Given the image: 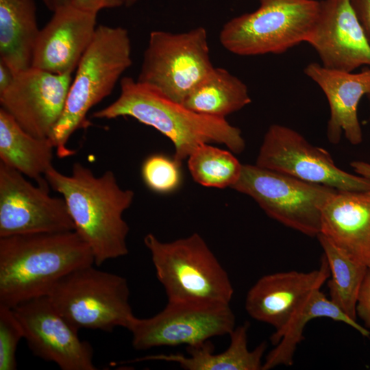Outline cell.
I'll return each instance as SVG.
<instances>
[{
	"mask_svg": "<svg viewBox=\"0 0 370 370\" xmlns=\"http://www.w3.org/2000/svg\"><path fill=\"white\" fill-rule=\"evenodd\" d=\"M45 177L65 201L75 231L89 246L97 266L128 254L130 227L123 214L132 205L134 193L123 189L112 171L96 176L75 162L69 175L52 166Z\"/></svg>",
	"mask_w": 370,
	"mask_h": 370,
	"instance_id": "cell-1",
	"label": "cell"
},
{
	"mask_svg": "<svg viewBox=\"0 0 370 370\" xmlns=\"http://www.w3.org/2000/svg\"><path fill=\"white\" fill-rule=\"evenodd\" d=\"M91 249L75 231L0 238V305L13 308L47 295L70 272L93 264Z\"/></svg>",
	"mask_w": 370,
	"mask_h": 370,
	"instance_id": "cell-2",
	"label": "cell"
},
{
	"mask_svg": "<svg viewBox=\"0 0 370 370\" xmlns=\"http://www.w3.org/2000/svg\"><path fill=\"white\" fill-rule=\"evenodd\" d=\"M120 85L119 97L109 106L95 112L93 118L130 116L155 128L172 142L173 157L181 163L203 144H222L236 153L245 149L241 130L225 119L197 113L130 77L122 78Z\"/></svg>",
	"mask_w": 370,
	"mask_h": 370,
	"instance_id": "cell-3",
	"label": "cell"
},
{
	"mask_svg": "<svg viewBox=\"0 0 370 370\" xmlns=\"http://www.w3.org/2000/svg\"><path fill=\"white\" fill-rule=\"evenodd\" d=\"M132 64L127 30L98 25L77 66L62 114L49 137L60 158L75 153L67 147L70 137L77 130L86 126L88 111L111 94Z\"/></svg>",
	"mask_w": 370,
	"mask_h": 370,
	"instance_id": "cell-4",
	"label": "cell"
},
{
	"mask_svg": "<svg viewBox=\"0 0 370 370\" xmlns=\"http://www.w3.org/2000/svg\"><path fill=\"white\" fill-rule=\"evenodd\" d=\"M169 302L230 304L234 288L227 271L197 233L171 242L144 238Z\"/></svg>",
	"mask_w": 370,
	"mask_h": 370,
	"instance_id": "cell-5",
	"label": "cell"
},
{
	"mask_svg": "<svg viewBox=\"0 0 370 370\" xmlns=\"http://www.w3.org/2000/svg\"><path fill=\"white\" fill-rule=\"evenodd\" d=\"M254 12L227 21L222 46L241 56L280 54L307 41L318 18L320 1L259 0Z\"/></svg>",
	"mask_w": 370,
	"mask_h": 370,
	"instance_id": "cell-6",
	"label": "cell"
},
{
	"mask_svg": "<svg viewBox=\"0 0 370 370\" xmlns=\"http://www.w3.org/2000/svg\"><path fill=\"white\" fill-rule=\"evenodd\" d=\"M130 295L124 277L92 264L70 272L47 295L57 310L77 331L105 332H112L116 327L127 329L135 317Z\"/></svg>",
	"mask_w": 370,
	"mask_h": 370,
	"instance_id": "cell-7",
	"label": "cell"
},
{
	"mask_svg": "<svg viewBox=\"0 0 370 370\" xmlns=\"http://www.w3.org/2000/svg\"><path fill=\"white\" fill-rule=\"evenodd\" d=\"M214 67L204 27L182 33L155 30L136 80L182 103Z\"/></svg>",
	"mask_w": 370,
	"mask_h": 370,
	"instance_id": "cell-8",
	"label": "cell"
},
{
	"mask_svg": "<svg viewBox=\"0 0 370 370\" xmlns=\"http://www.w3.org/2000/svg\"><path fill=\"white\" fill-rule=\"evenodd\" d=\"M232 188L253 198L271 218L316 237L321 231L323 208L337 190L256 164H243L241 176Z\"/></svg>",
	"mask_w": 370,
	"mask_h": 370,
	"instance_id": "cell-9",
	"label": "cell"
},
{
	"mask_svg": "<svg viewBox=\"0 0 370 370\" xmlns=\"http://www.w3.org/2000/svg\"><path fill=\"white\" fill-rule=\"evenodd\" d=\"M236 318L230 304L203 302H169L149 317H134L127 330L132 346L145 350L160 346H195L211 338L229 334Z\"/></svg>",
	"mask_w": 370,
	"mask_h": 370,
	"instance_id": "cell-10",
	"label": "cell"
},
{
	"mask_svg": "<svg viewBox=\"0 0 370 370\" xmlns=\"http://www.w3.org/2000/svg\"><path fill=\"white\" fill-rule=\"evenodd\" d=\"M257 166L343 191L370 190V180L338 167L325 149L288 127L273 124L264 134Z\"/></svg>",
	"mask_w": 370,
	"mask_h": 370,
	"instance_id": "cell-11",
	"label": "cell"
},
{
	"mask_svg": "<svg viewBox=\"0 0 370 370\" xmlns=\"http://www.w3.org/2000/svg\"><path fill=\"white\" fill-rule=\"evenodd\" d=\"M0 162V238L75 230L65 201Z\"/></svg>",
	"mask_w": 370,
	"mask_h": 370,
	"instance_id": "cell-12",
	"label": "cell"
},
{
	"mask_svg": "<svg viewBox=\"0 0 370 370\" xmlns=\"http://www.w3.org/2000/svg\"><path fill=\"white\" fill-rule=\"evenodd\" d=\"M24 338L37 357L62 370H96L93 348L81 340L75 329L57 310L47 295L14 307Z\"/></svg>",
	"mask_w": 370,
	"mask_h": 370,
	"instance_id": "cell-13",
	"label": "cell"
},
{
	"mask_svg": "<svg viewBox=\"0 0 370 370\" xmlns=\"http://www.w3.org/2000/svg\"><path fill=\"white\" fill-rule=\"evenodd\" d=\"M71 75L54 74L34 67L23 71L0 93L1 108L28 134L49 138L62 114Z\"/></svg>",
	"mask_w": 370,
	"mask_h": 370,
	"instance_id": "cell-14",
	"label": "cell"
},
{
	"mask_svg": "<svg viewBox=\"0 0 370 370\" xmlns=\"http://www.w3.org/2000/svg\"><path fill=\"white\" fill-rule=\"evenodd\" d=\"M306 42L328 69L352 72L370 66V43L351 0L320 1L318 18Z\"/></svg>",
	"mask_w": 370,
	"mask_h": 370,
	"instance_id": "cell-15",
	"label": "cell"
},
{
	"mask_svg": "<svg viewBox=\"0 0 370 370\" xmlns=\"http://www.w3.org/2000/svg\"><path fill=\"white\" fill-rule=\"evenodd\" d=\"M330 269L323 255L318 269L264 275L248 291L245 308L255 320L281 329L308 297L328 281Z\"/></svg>",
	"mask_w": 370,
	"mask_h": 370,
	"instance_id": "cell-16",
	"label": "cell"
},
{
	"mask_svg": "<svg viewBox=\"0 0 370 370\" xmlns=\"http://www.w3.org/2000/svg\"><path fill=\"white\" fill-rule=\"evenodd\" d=\"M97 15L71 4L55 10L40 30L32 67L54 74H72L94 37Z\"/></svg>",
	"mask_w": 370,
	"mask_h": 370,
	"instance_id": "cell-17",
	"label": "cell"
},
{
	"mask_svg": "<svg viewBox=\"0 0 370 370\" xmlns=\"http://www.w3.org/2000/svg\"><path fill=\"white\" fill-rule=\"evenodd\" d=\"M304 73L321 88L328 99L330 109L328 140L336 144L343 133L351 144L361 143L362 132L358 106L361 98L370 92V68L353 73L312 62L306 66Z\"/></svg>",
	"mask_w": 370,
	"mask_h": 370,
	"instance_id": "cell-18",
	"label": "cell"
},
{
	"mask_svg": "<svg viewBox=\"0 0 370 370\" xmlns=\"http://www.w3.org/2000/svg\"><path fill=\"white\" fill-rule=\"evenodd\" d=\"M353 260H370V190H336L325 204L320 233Z\"/></svg>",
	"mask_w": 370,
	"mask_h": 370,
	"instance_id": "cell-19",
	"label": "cell"
},
{
	"mask_svg": "<svg viewBox=\"0 0 370 370\" xmlns=\"http://www.w3.org/2000/svg\"><path fill=\"white\" fill-rule=\"evenodd\" d=\"M249 328L248 322L235 327L230 334L228 348L221 353L215 354L214 346L208 340L197 345L187 346V356L180 354L151 355L137 358L134 361L152 360L173 362L187 370H262L267 343L262 342L254 349L249 350Z\"/></svg>",
	"mask_w": 370,
	"mask_h": 370,
	"instance_id": "cell-20",
	"label": "cell"
},
{
	"mask_svg": "<svg viewBox=\"0 0 370 370\" xmlns=\"http://www.w3.org/2000/svg\"><path fill=\"white\" fill-rule=\"evenodd\" d=\"M323 317L344 323L363 336H370L367 328L347 316L321 289H318L308 297L281 329L271 334L270 340L274 347L266 356L262 370L280 365L291 366L297 346L303 340L306 325L314 319Z\"/></svg>",
	"mask_w": 370,
	"mask_h": 370,
	"instance_id": "cell-21",
	"label": "cell"
},
{
	"mask_svg": "<svg viewBox=\"0 0 370 370\" xmlns=\"http://www.w3.org/2000/svg\"><path fill=\"white\" fill-rule=\"evenodd\" d=\"M40 30L35 0H0V60L14 75L32 67Z\"/></svg>",
	"mask_w": 370,
	"mask_h": 370,
	"instance_id": "cell-22",
	"label": "cell"
},
{
	"mask_svg": "<svg viewBox=\"0 0 370 370\" xmlns=\"http://www.w3.org/2000/svg\"><path fill=\"white\" fill-rule=\"evenodd\" d=\"M55 147L49 138L26 132L0 108V160L38 185L49 186L45 175L53 166Z\"/></svg>",
	"mask_w": 370,
	"mask_h": 370,
	"instance_id": "cell-23",
	"label": "cell"
},
{
	"mask_svg": "<svg viewBox=\"0 0 370 370\" xmlns=\"http://www.w3.org/2000/svg\"><path fill=\"white\" fill-rule=\"evenodd\" d=\"M251 101L246 84L227 70L214 67L182 104L201 114L225 119Z\"/></svg>",
	"mask_w": 370,
	"mask_h": 370,
	"instance_id": "cell-24",
	"label": "cell"
},
{
	"mask_svg": "<svg viewBox=\"0 0 370 370\" xmlns=\"http://www.w3.org/2000/svg\"><path fill=\"white\" fill-rule=\"evenodd\" d=\"M330 269V299L344 313L357 321L356 303L368 267L341 251L325 236H317Z\"/></svg>",
	"mask_w": 370,
	"mask_h": 370,
	"instance_id": "cell-25",
	"label": "cell"
},
{
	"mask_svg": "<svg viewBox=\"0 0 370 370\" xmlns=\"http://www.w3.org/2000/svg\"><path fill=\"white\" fill-rule=\"evenodd\" d=\"M232 151L203 144L188 158V170L198 184L211 188H232L238 180L243 164Z\"/></svg>",
	"mask_w": 370,
	"mask_h": 370,
	"instance_id": "cell-26",
	"label": "cell"
},
{
	"mask_svg": "<svg viewBox=\"0 0 370 370\" xmlns=\"http://www.w3.org/2000/svg\"><path fill=\"white\" fill-rule=\"evenodd\" d=\"M181 162L174 157L154 153L147 157L141 166L145 184L153 192L169 194L177 190L182 182Z\"/></svg>",
	"mask_w": 370,
	"mask_h": 370,
	"instance_id": "cell-27",
	"label": "cell"
},
{
	"mask_svg": "<svg viewBox=\"0 0 370 370\" xmlns=\"http://www.w3.org/2000/svg\"><path fill=\"white\" fill-rule=\"evenodd\" d=\"M24 338L22 326L13 309L0 305V370H15L16 352Z\"/></svg>",
	"mask_w": 370,
	"mask_h": 370,
	"instance_id": "cell-28",
	"label": "cell"
},
{
	"mask_svg": "<svg viewBox=\"0 0 370 370\" xmlns=\"http://www.w3.org/2000/svg\"><path fill=\"white\" fill-rule=\"evenodd\" d=\"M356 315L370 329V269L368 268L361 285L356 303Z\"/></svg>",
	"mask_w": 370,
	"mask_h": 370,
	"instance_id": "cell-29",
	"label": "cell"
},
{
	"mask_svg": "<svg viewBox=\"0 0 370 370\" xmlns=\"http://www.w3.org/2000/svg\"><path fill=\"white\" fill-rule=\"evenodd\" d=\"M71 5L79 10L97 14L103 9L125 5V1L124 0H71Z\"/></svg>",
	"mask_w": 370,
	"mask_h": 370,
	"instance_id": "cell-30",
	"label": "cell"
},
{
	"mask_svg": "<svg viewBox=\"0 0 370 370\" xmlns=\"http://www.w3.org/2000/svg\"><path fill=\"white\" fill-rule=\"evenodd\" d=\"M351 3L370 43V0H351Z\"/></svg>",
	"mask_w": 370,
	"mask_h": 370,
	"instance_id": "cell-31",
	"label": "cell"
},
{
	"mask_svg": "<svg viewBox=\"0 0 370 370\" xmlns=\"http://www.w3.org/2000/svg\"><path fill=\"white\" fill-rule=\"evenodd\" d=\"M14 73L11 69L0 60V93L5 90L12 84Z\"/></svg>",
	"mask_w": 370,
	"mask_h": 370,
	"instance_id": "cell-32",
	"label": "cell"
},
{
	"mask_svg": "<svg viewBox=\"0 0 370 370\" xmlns=\"http://www.w3.org/2000/svg\"><path fill=\"white\" fill-rule=\"evenodd\" d=\"M350 165L358 175L370 180V162L354 161Z\"/></svg>",
	"mask_w": 370,
	"mask_h": 370,
	"instance_id": "cell-33",
	"label": "cell"
},
{
	"mask_svg": "<svg viewBox=\"0 0 370 370\" xmlns=\"http://www.w3.org/2000/svg\"><path fill=\"white\" fill-rule=\"evenodd\" d=\"M45 2L53 11L58 8L71 4V0H45Z\"/></svg>",
	"mask_w": 370,
	"mask_h": 370,
	"instance_id": "cell-34",
	"label": "cell"
},
{
	"mask_svg": "<svg viewBox=\"0 0 370 370\" xmlns=\"http://www.w3.org/2000/svg\"><path fill=\"white\" fill-rule=\"evenodd\" d=\"M125 1V5L126 6H130L134 4L137 0H124Z\"/></svg>",
	"mask_w": 370,
	"mask_h": 370,
	"instance_id": "cell-35",
	"label": "cell"
},
{
	"mask_svg": "<svg viewBox=\"0 0 370 370\" xmlns=\"http://www.w3.org/2000/svg\"><path fill=\"white\" fill-rule=\"evenodd\" d=\"M369 100V106H370V92L367 95Z\"/></svg>",
	"mask_w": 370,
	"mask_h": 370,
	"instance_id": "cell-36",
	"label": "cell"
},
{
	"mask_svg": "<svg viewBox=\"0 0 370 370\" xmlns=\"http://www.w3.org/2000/svg\"><path fill=\"white\" fill-rule=\"evenodd\" d=\"M367 267H368V268L370 269V260H369V263H368Z\"/></svg>",
	"mask_w": 370,
	"mask_h": 370,
	"instance_id": "cell-37",
	"label": "cell"
}]
</instances>
